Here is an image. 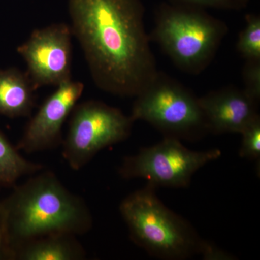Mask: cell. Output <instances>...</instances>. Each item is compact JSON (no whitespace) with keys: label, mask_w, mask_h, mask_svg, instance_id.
<instances>
[{"label":"cell","mask_w":260,"mask_h":260,"mask_svg":"<svg viewBox=\"0 0 260 260\" xmlns=\"http://www.w3.org/2000/svg\"><path fill=\"white\" fill-rule=\"evenodd\" d=\"M135 98L130 117L146 121L164 137L194 140L208 133L199 98L164 72L158 70Z\"/></svg>","instance_id":"obj_5"},{"label":"cell","mask_w":260,"mask_h":260,"mask_svg":"<svg viewBox=\"0 0 260 260\" xmlns=\"http://www.w3.org/2000/svg\"><path fill=\"white\" fill-rule=\"evenodd\" d=\"M242 78L246 93L256 102L260 101V61H246Z\"/></svg>","instance_id":"obj_16"},{"label":"cell","mask_w":260,"mask_h":260,"mask_svg":"<svg viewBox=\"0 0 260 260\" xmlns=\"http://www.w3.org/2000/svg\"><path fill=\"white\" fill-rule=\"evenodd\" d=\"M177 5L196 8H214L220 9L240 10L246 6L247 0H174Z\"/></svg>","instance_id":"obj_17"},{"label":"cell","mask_w":260,"mask_h":260,"mask_svg":"<svg viewBox=\"0 0 260 260\" xmlns=\"http://www.w3.org/2000/svg\"><path fill=\"white\" fill-rule=\"evenodd\" d=\"M245 20V27L238 37L237 51L245 61H260L259 16L246 15Z\"/></svg>","instance_id":"obj_14"},{"label":"cell","mask_w":260,"mask_h":260,"mask_svg":"<svg viewBox=\"0 0 260 260\" xmlns=\"http://www.w3.org/2000/svg\"><path fill=\"white\" fill-rule=\"evenodd\" d=\"M72 37L70 25L51 24L34 30L28 40L17 48L26 62V73L34 90L58 86L72 79Z\"/></svg>","instance_id":"obj_8"},{"label":"cell","mask_w":260,"mask_h":260,"mask_svg":"<svg viewBox=\"0 0 260 260\" xmlns=\"http://www.w3.org/2000/svg\"><path fill=\"white\" fill-rule=\"evenodd\" d=\"M42 169V164L23 158L0 131V186H15L20 178L34 175Z\"/></svg>","instance_id":"obj_13"},{"label":"cell","mask_w":260,"mask_h":260,"mask_svg":"<svg viewBox=\"0 0 260 260\" xmlns=\"http://www.w3.org/2000/svg\"><path fill=\"white\" fill-rule=\"evenodd\" d=\"M34 87L26 73L17 68L0 69V114L26 117L35 107Z\"/></svg>","instance_id":"obj_11"},{"label":"cell","mask_w":260,"mask_h":260,"mask_svg":"<svg viewBox=\"0 0 260 260\" xmlns=\"http://www.w3.org/2000/svg\"><path fill=\"white\" fill-rule=\"evenodd\" d=\"M69 13L98 88L135 97L155 78L158 70L139 0H69Z\"/></svg>","instance_id":"obj_1"},{"label":"cell","mask_w":260,"mask_h":260,"mask_svg":"<svg viewBox=\"0 0 260 260\" xmlns=\"http://www.w3.org/2000/svg\"><path fill=\"white\" fill-rule=\"evenodd\" d=\"M228 32L226 23L202 8L164 5L149 38L181 71L199 75L211 64Z\"/></svg>","instance_id":"obj_4"},{"label":"cell","mask_w":260,"mask_h":260,"mask_svg":"<svg viewBox=\"0 0 260 260\" xmlns=\"http://www.w3.org/2000/svg\"><path fill=\"white\" fill-rule=\"evenodd\" d=\"M35 174L1 200L14 259L16 249L34 239L59 234L76 237L93 226L84 200L68 190L54 173Z\"/></svg>","instance_id":"obj_2"},{"label":"cell","mask_w":260,"mask_h":260,"mask_svg":"<svg viewBox=\"0 0 260 260\" xmlns=\"http://www.w3.org/2000/svg\"><path fill=\"white\" fill-rule=\"evenodd\" d=\"M208 133H240L259 115L258 103L244 89L234 85L213 90L199 98Z\"/></svg>","instance_id":"obj_10"},{"label":"cell","mask_w":260,"mask_h":260,"mask_svg":"<svg viewBox=\"0 0 260 260\" xmlns=\"http://www.w3.org/2000/svg\"><path fill=\"white\" fill-rule=\"evenodd\" d=\"M84 84L70 80L58 85L25 127L17 148L28 153L56 148L62 143V126L83 93Z\"/></svg>","instance_id":"obj_9"},{"label":"cell","mask_w":260,"mask_h":260,"mask_svg":"<svg viewBox=\"0 0 260 260\" xmlns=\"http://www.w3.org/2000/svg\"><path fill=\"white\" fill-rule=\"evenodd\" d=\"M155 186L126 197L119 211L132 240L154 257L183 260L200 254L205 259H224L228 254L199 237L184 218L169 209L155 194Z\"/></svg>","instance_id":"obj_3"},{"label":"cell","mask_w":260,"mask_h":260,"mask_svg":"<svg viewBox=\"0 0 260 260\" xmlns=\"http://www.w3.org/2000/svg\"><path fill=\"white\" fill-rule=\"evenodd\" d=\"M242 145L239 155L242 158L259 161L260 116L257 115L242 129Z\"/></svg>","instance_id":"obj_15"},{"label":"cell","mask_w":260,"mask_h":260,"mask_svg":"<svg viewBox=\"0 0 260 260\" xmlns=\"http://www.w3.org/2000/svg\"><path fill=\"white\" fill-rule=\"evenodd\" d=\"M14 260L13 252L8 242L5 228L4 215L0 200V260Z\"/></svg>","instance_id":"obj_18"},{"label":"cell","mask_w":260,"mask_h":260,"mask_svg":"<svg viewBox=\"0 0 260 260\" xmlns=\"http://www.w3.org/2000/svg\"><path fill=\"white\" fill-rule=\"evenodd\" d=\"M134 122L120 109L99 101L76 104L61 143L63 158L79 171L103 149L127 139Z\"/></svg>","instance_id":"obj_6"},{"label":"cell","mask_w":260,"mask_h":260,"mask_svg":"<svg viewBox=\"0 0 260 260\" xmlns=\"http://www.w3.org/2000/svg\"><path fill=\"white\" fill-rule=\"evenodd\" d=\"M85 256V251L75 236L59 234L25 243L15 251L14 260H80Z\"/></svg>","instance_id":"obj_12"},{"label":"cell","mask_w":260,"mask_h":260,"mask_svg":"<svg viewBox=\"0 0 260 260\" xmlns=\"http://www.w3.org/2000/svg\"><path fill=\"white\" fill-rule=\"evenodd\" d=\"M221 155L218 149L194 151L171 137L123 159L119 173L126 179H144L155 187H187L193 175Z\"/></svg>","instance_id":"obj_7"}]
</instances>
